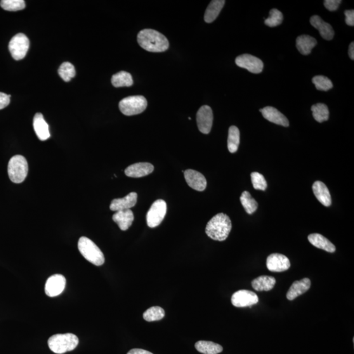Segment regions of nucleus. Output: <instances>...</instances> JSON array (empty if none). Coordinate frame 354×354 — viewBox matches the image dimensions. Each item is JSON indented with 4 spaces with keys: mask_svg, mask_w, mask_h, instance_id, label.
I'll use <instances>...</instances> for the list:
<instances>
[{
    "mask_svg": "<svg viewBox=\"0 0 354 354\" xmlns=\"http://www.w3.org/2000/svg\"><path fill=\"white\" fill-rule=\"evenodd\" d=\"M137 41L142 48L153 53L164 52L169 46L167 37L162 33L152 29L141 30L138 34Z\"/></svg>",
    "mask_w": 354,
    "mask_h": 354,
    "instance_id": "nucleus-1",
    "label": "nucleus"
},
{
    "mask_svg": "<svg viewBox=\"0 0 354 354\" xmlns=\"http://www.w3.org/2000/svg\"><path fill=\"white\" fill-rule=\"evenodd\" d=\"M232 230V222L227 214L218 213L207 223L205 233L212 240L223 242L227 239Z\"/></svg>",
    "mask_w": 354,
    "mask_h": 354,
    "instance_id": "nucleus-2",
    "label": "nucleus"
},
{
    "mask_svg": "<svg viewBox=\"0 0 354 354\" xmlns=\"http://www.w3.org/2000/svg\"><path fill=\"white\" fill-rule=\"evenodd\" d=\"M78 343L79 339L76 335L72 333L54 335L48 340L49 349L58 354L74 350Z\"/></svg>",
    "mask_w": 354,
    "mask_h": 354,
    "instance_id": "nucleus-3",
    "label": "nucleus"
},
{
    "mask_svg": "<svg viewBox=\"0 0 354 354\" xmlns=\"http://www.w3.org/2000/svg\"><path fill=\"white\" fill-rule=\"evenodd\" d=\"M78 249L85 259L93 264L100 266L105 263V256L93 241L87 237H81L78 241Z\"/></svg>",
    "mask_w": 354,
    "mask_h": 354,
    "instance_id": "nucleus-4",
    "label": "nucleus"
},
{
    "mask_svg": "<svg viewBox=\"0 0 354 354\" xmlns=\"http://www.w3.org/2000/svg\"><path fill=\"white\" fill-rule=\"evenodd\" d=\"M8 172L9 179L13 183H23L27 178L28 173L27 159L21 155H14L9 160Z\"/></svg>",
    "mask_w": 354,
    "mask_h": 354,
    "instance_id": "nucleus-5",
    "label": "nucleus"
},
{
    "mask_svg": "<svg viewBox=\"0 0 354 354\" xmlns=\"http://www.w3.org/2000/svg\"><path fill=\"white\" fill-rule=\"evenodd\" d=\"M147 107V101L143 96H130L122 99L119 108L123 114L128 115L141 114Z\"/></svg>",
    "mask_w": 354,
    "mask_h": 354,
    "instance_id": "nucleus-6",
    "label": "nucleus"
},
{
    "mask_svg": "<svg viewBox=\"0 0 354 354\" xmlns=\"http://www.w3.org/2000/svg\"><path fill=\"white\" fill-rule=\"evenodd\" d=\"M30 47V41L27 35L19 33L12 37L9 44V50L12 57L20 61L27 55Z\"/></svg>",
    "mask_w": 354,
    "mask_h": 354,
    "instance_id": "nucleus-7",
    "label": "nucleus"
},
{
    "mask_svg": "<svg viewBox=\"0 0 354 354\" xmlns=\"http://www.w3.org/2000/svg\"><path fill=\"white\" fill-rule=\"evenodd\" d=\"M167 213V204L164 200H158L153 203L146 214V223L150 228H155L164 221Z\"/></svg>",
    "mask_w": 354,
    "mask_h": 354,
    "instance_id": "nucleus-8",
    "label": "nucleus"
},
{
    "mask_svg": "<svg viewBox=\"0 0 354 354\" xmlns=\"http://www.w3.org/2000/svg\"><path fill=\"white\" fill-rule=\"evenodd\" d=\"M235 64L238 67L245 68L253 74H259L263 72L264 64L261 59L256 56L244 54L235 58Z\"/></svg>",
    "mask_w": 354,
    "mask_h": 354,
    "instance_id": "nucleus-9",
    "label": "nucleus"
},
{
    "mask_svg": "<svg viewBox=\"0 0 354 354\" xmlns=\"http://www.w3.org/2000/svg\"><path fill=\"white\" fill-rule=\"evenodd\" d=\"M231 302L237 308L251 307L259 303V297L254 292L248 290H240L233 294Z\"/></svg>",
    "mask_w": 354,
    "mask_h": 354,
    "instance_id": "nucleus-10",
    "label": "nucleus"
},
{
    "mask_svg": "<svg viewBox=\"0 0 354 354\" xmlns=\"http://www.w3.org/2000/svg\"><path fill=\"white\" fill-rule=\"evenodd\" d=\"M196 121L200 131L204 134H209L213 122V114L211 107L207 105L202 106L198 111Z\"/></svg>",
    "mask_w": 354,
    "mask_h": 354,
    "instance_id": "nucleus-11",
    "label": "nucleus"
},
{
    "mask_svg": "<svg viewBox=\"0 0 354 354\" xmlns=\"http://www.w3.org/2000/svg\"><path fill=\"white\" fill-rule=\"evenodd\" d=\"M66 278L61 274L51 276L47 279L45 285V292L47 296L55 297L61 294L65 289Z\"/></svg>",
    "mask_w": 354,
    "mask_h": 354,
    "instance_id": "nucleus-12",
    "label": "nucleus"
},
{
    "mask_svg": "<svg viewBox=\"0 0 354 354\" xmlns=\"http://www.w3.org/2000/svg\"><path fill=\"white\" fill-rule=\"evenodd\" d=\"M266 266L268 270L273 272H282L289 270L291 263L286 256L279 253H273L268 257Z\"/></svg>",
    "mask_w": 354,
    "mask_h": 354,
    "instance_id": "nucleus-13",
    "label": "nucleus"
},
{
    "mask_svg": "<svg viewBox=\"0 0 354 354\" xmlns=\"http://www.w3.org/2000/svg\"><path fill=\"white\" fill-rule=\"evenodd\" d=\"M186 183L193 190L202 192L207 187L205 177L200 172L195 170L188 169L184 173Z\"/></svg>",
    "mask_w": 354,
    "mask_h": 354,
    "instance_id": "nucleus-14",
    "label": "nucleus"
},
{
    "mask_svg": "<svg viewBox=\"0 0 354 354\" xmlns=\"http://www.w3.org/2000/svg\"><path fill=\"white\" fill-rule=\"evenodd\" d=\"M154 167L153 165L147 162L136 163L129 165L125 170V174L132 178H140L152 173Z\"/></svg>",
    "mask_w": 354,
    "mask_h": 354,
    "instance_id": "nucleus-15",
    "label": "nucleus"
},
{
    "mask_svg": "<svg viewBox=\"0 0 354 354\" xmlns=\"http://www.w3.org/2000/svg\"><path fill=\"white\" fill-rule=\"evenodd\" d=\"M259 111L268 121L283 127L289 126V120L276 108L272 106H266L263 109H260Z\"/></svg>",
    "mask_w": 354,
    "mask_h": 354,
    "instance_id": "nucleus-16",
    "label": "nucleus"
},
{
    "mask_svg": "<svg viewBox=\"0 0 354 354\" xmlns=\"http://www.w3.org/2000/svg\"><path fill=\"white\" fill-rule=\"evenodd\" d=\"M136 202H137V193L131 192L126 197L113 200L111 202L110 209L113 211L130 209L136 205Z\"/></svg>",
    "mask_w": 354,
    "mask_h": 354,
    "instance_id": "nucleus-17",
    "label": "nucleus"
},
{
    "mask_svg": "<svg viewBox=\"0 0 354 354\" xmlns=\"http://www.w3.org/2000/svg\"><path fill=\"white\" fill-rule=\"evenodd\" d=\"M312 27L319 30L321 36L326 40H331L333 38L335 32L330 24L325 23L322 18L318 15L311 16L310 20Z\"/></svg>",
    "mask_w": 354,
    "mask_h": 354,
    "instance_id": "nucleus-18",
    "label": "nucleus"
},
{
    "mask_svg": "<svg viewBox=\"0 0 354 354\" xmlns=\"http://www.w3.org/2000/svg\"><path fill=\"white\" fill-rule=\"evenodd\" d=\"M33 126L35 134L40 141H44L50 138L49 125L45 120L41 113H37L33 120Z\"/></svg>",
    "mask_w": 354,
    "mask_h": 354,
    "instance_id": "nucleus-19",
    "label": "nucleus"
},
{
    "mask_svg": "<svg viewBox=\"0 0 354 354\" xmlns=\"http://www.w3.org/2000/svg\"><path fill=\"white\" fill-rule=\"evenodd\" d=\"M311 286V281L308 278L296 281L292 283L291 287L287 293V299L289 301H293L297 297L305 293L310 289Z\"/></svg>",
    "mask_w": 354,
    "mask_h": 354,
    "instance_id": "nucleus-20",
    "label": "nucleus"
},
{
    "mask_svg": "<svg viewBox=\"0 0 354 354\" xmlns=\"http://www.w3.org/2000/svg\"><path fill=\"white\" fill-rule=\"evenodd\" d=\"M113 221L123 231H126L131 227L134 221V214L131 209L118 211L112 217Z\"/></svg>",
    "mask_w": 354,
    "mask_h": 354,
    "instance_id": "nucleus-21",
    "label": "nucleus"
},
{
    "mask_svg": "<svg viewBox=\"0 0 354 354\" xmlns=\"http://www.w3.org/2000/svg\"><path fill=\"white\" fill-rule=\"evenodd\" d=\"M313 192L319 202L325 207L331 205V196L329 189L324 183L321 181H316L312 186Z\"/></svg>",
    "mask_w": 354,
    "mask_h": 354,
    "instance_id": "nucleus-22",
    "label": "nucleus"
},
{
    "mask_svg": "<svg viewBox=\"0 0 354 354\" xmlns=\"http://www.w3.org/2000/svg\"><path fill=\"white\" fill-rule=\"evenodd\" d=\"M308 239L311 245L329 252H334L336 247L326 238L320 233H311L308 235Z\"/></svg>",
    "mask_w": 354,
    "mask_h": 354,
    "instance_id": "nucleus-23",
    "label": "nucleus"
},
{
    "mask_svg": "<svg viewBox=\"0 0 354 354\" xmlns=\"http://www.w3.org/2000/svg\"><path fill=\"white\" fill-rule=\"evenodd\" d=\"M316 45L317 41L314 37L308 35H300L296 40L297 49L303 55H309Z\"/></svg>",
    "mask_w": 354,
    "mask_h": 354,
    "instance_id": "nucleus-24",
    "label": "nucleus"
},
{
    "mask_svg": "<svg viewBox=\"0 0 354 354\" xmlns=\"http://www.w3.org/2000/svg\"><path fill=\"white\" fill-rule=\"evenodd\" d=\"M276 280L271 276H262L252 281V288L257 291H269L275 286Z\"/></svg>",
    "mask_w": 354,
    "mask_h": 354,
    "instance_id": "nucleus-25",
    "label": "nucleus"
},
{
    "mask_svg": "<svg viewBox=\"0 0 354 354\" xmlns=\"http://www.w3.org/2000/svg\"><path fill=\"white\" fill-rule=\"evenodd\" d=\"M225 4L224 0H213L209 4L205 11L204 20L207 23H211L216 19Z\"/></svg>",
    "mask_w": 354,
    "mask_h": 354,
    "instance_id": "nucleus-26",
    "label": "nucleus"
},
{
    "mask_svg": "<svg viewBox=\"0 0 354 354\" xmlns=\"http://www.w3.org/2000/svg\"><path fill=\"white\" fill-rule=\"evenodd\" d=\"M195 347L199 352L204 354H218L223 350V347L211 341H198Z\"/></svg>",
    "mask_w": 354,
    "mask_h": 354,
    "instance_id": "nucleus-27",
    "label": "nucleus"
},
{
    "mask_svg": "<svg viewBox=\"0 0 354 354\" xmlns=\"http://www.w3.org/2000/svg\"><path fill=\"white\" fill-rule=\"evenodd\" d=\"M111 82L115 87H130L133 84L132 75L125 71H121L113 75Z\"/></svg>",
    "mask_w": 354,
    "mask_h": 354,
    "instance_id": "nucleus-28",
    "label": "nucleus"
},
{
    "mask_svg": "<svg viewBox=\"0 0 354 354\" xmlns=\"http://www.w3.org/2000/svg\"><path fill=\"white\" fill-rule=\"evenodd\" d=\"M240 143V130L233 126L229 128L228 137V148L230 153L237 152Z\"/></svg>",
    "mask_w": 354,
    "mask_h": 354,
    "instance_id": "nucleus-29",
    "label": "nucleus"
},
{
    "mask_svg": "<svg viewBox=\"0 0 354 354\" xmlns=\"http://www.w3.org/2000/svg\"><path fill=\"white\" fill-rule=\"evenodd\" d=\"M311 112L314 119L319 123L327 121L329 117V111L327 106L323 103H318L311 106Z\"/></svg>",
    "mask_w": 354,
    "mask_h": 354,
    "instance_id": "nucleus-30",
    "label": "nucleus"
},
{
    "mask_svg": "<svg viewBox=\"0 0 354 354\" xmlns=\"http://www.w3.org/2000/svg\"><path fill=\"white\" fill-rule=\"evenodd\" d=\"M241 203L247 213L251 214L258 208V203L251 196L249 192L244 191L240 197Z\"/></svg>",
    "mask_w": 354,
    "mask_h": 354,
    "instance_id": "nucleus-31",
    "label": "nucleus"
},
{
    "mask_svg": "<svg viewBox=\"0 0 354 354\" xmlns=\"http://www.w3.org/2000/svg\"><path fill=\"white\" fill-rule=\"evenodd\" d=\"M165 317V311L160 306H153L144 313L143 318L146 322H155L162 320Z\"/></svg>",
    "mask_w": 354,
    "mask_h": 354,
    "instance_id": "nucleus-32",
    "label": "nucleus"
},
{
    "mask_svg": "<svg viewBox=\"0 0 354 354\" xmlns=\"http://www.w3.org/2000/svg\"><path fill=\"white\" fill-rule=\"evenodd\" d=\"M58 73L61 78L66 82H70L76 74L74 65L68 62L63 63L61 65Z\"/></svg>",
    "mask_w": 354,
    "mask_h": 354,
    "instance_id": "nucleus-33",
    "label": "nucleus"
},
{
    "mask_svg": "<svg viewBox=\"0 0 354 354\" xmlns=\"http://www.w3.org/2000/svg\"><path fill=\"white\" fill-rule=\"evenodd\" d=\"M0 6L4 10L17 11L25 8V2L23 0H2Z\"/></svg>",
    "mask_w": 354,
    "mask_h": 354,
    "instance_id": "nucleus-34",
    "label": "nucleus"
},
{
    "mask_svg": "<svg viewBox=\"0 0 354 354\" xmlns=\"http://www.w3.org/2000/svg\"><path fill=\"white\" fill-rule=\"evenodd\" d=\"M283 15L280 11L277 9H272L270 11V16L266 18L264 23L269 27H275L282 23Z\"/></svg>",
    "mask_w": 354,
    "mask_h": 354,
    "instance_id": "nucleus-35",
    "label": "nucleus"
},
{
    "mask_svg": "<svg viewBox=\"0 0 354 354\" xmlns=\"http://www.w3.org/2000/svg\"><path fill=\"white\" fill-rule=\"evenodd\" d=\"M312 82L319 91H327L333 87L332 82L323 75H316L313 77Z\"/></svg>",
    "mask_w": 354,
    "mask_h": 354,
    "instance_id": "nucleus-36",
    "label": "nucleus"
},
{
    "mask_svg": "<svg viewBox=\"0 0 354 354\" xmlns=\"http://www.w3.org/2000/svg\"><path fill=\"white\" fill-rule=\"evenodd\" d=\"M251 176L252 185L255 190L264 191L267 188V183L263 174L253 172L251 173Z\"/></svg>",
    "mask_w": 354,
    "mask_h": 354,
    "instance_id": "nucleus-37",
    "label": "nucleus"
},
{
    "mask_svg": "<svg viewBox=\"0 0 354 354\" xmlns=\"http://www.w3.org/2000/svg\"><path fill=\"white\" fill-rule=\"evenodd\" d=\"M341 2V0H325L324 1V6L328 10L335 11L338 9Z\"/></svg>",
    "mask_w": 354,
    "mask_h": 354,
    "instance_id": "nucleus-38",
    "label": "nucleus"
},
{
    "mask_svg": "<svg viewBox=\"0 0 354 354\" xmlns=\"http://www.w3.org/2000/svg\"><path fill=\"white\" fill-rule=\"evenodd\" d=\"M11 94H7L0 92V110L6 108L10 103Z\"/></svg>",
    "mask_w": 354,
    "mask_h": 354,
    "instance_id": "nucleus-39",
    "label": "nucleus"
},
{
    "mask_svg": "<svg viewBox=\"0 0 354 354\" xmlns=\"http://www.w3.org/2000/svg\"><path fill=\"white\" fill-rule=\"evenodd\" d=\"M344 14L346 15V25L350 26V27H353L354 26V10L351 9V10H346L344 11Z\"/></svg>",
    "mask_w": 354,
    "mask_h": 354,
    "instance_id": "nucleus-40",
    "label": "nucleus"
},
{
    "mask_svg": "<svg viewBox=\"0 0 354 354\" xmlns=\"http://www.w3.org/2000/svg\"><path fill=\"white\" fill-rule=\"evenodd\" d=\"M127 354H153L151 353L150 351L147 350H143V349L134 348L132 349L127 352Z\"/></svg>",
    "mask_w": 354,
    "mask_h": 354,
    "instance_id": "nucleus-41",
    "label": "nucleus"
},
{
    "mask_svg": "<svg viewBox=\"0 0 354 354\" xmlns=\"http://www.w3.org/2000/svg\"><path fill=\"white\" fill-rule=\"evenodd\" d=\"M348 54H349V56H350V58L351 59V60H353V59H354V43H353V42H351V43L350 45V46H349Z\"/></svg>",
    "mask_w": 354,
    "mask_h": 354,
    "instance_id": "nucleus-42",
    "label": "nucleus"
}]
</instances>
